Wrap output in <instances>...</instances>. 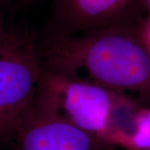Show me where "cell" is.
<instances>
[{"mask_svg": "<svg viewBox=\"0 0 150 150\" xmlns=\"http://www.w3.org/2000/svg\"><path fill=\"white\" fill-rule=\"evenodd\" d=\"M139 27L108 28L76 35L41 31L36 33L41 66L150 107V51Z\"/></svg>", "mask_w": 150, "mask_h": 150, "instance_id": "1", "label": "cell"}, {"mask_svg": "<svg viewBox=\"0 0 150 150\" xmlns=\"http://www.w3.org/2000/svg\"><path fill=\"white\" fill-rule=\"evenodd\" d=\"M121 97L101 86L43 69L35 106L108 144Z\"/></svg>", "mask_w": 150, "mask_h": 150, "instance_id": "2", "label": "cell"}, {"mask_svg": "<svg viewBox=\"0 0 150 150\" xmlns=\"http://www.w3.org/2000/svg\"><path fill=\"white\" fill-rule=\"evenodd\" d=\"M42 74L36 33L15 31L0 52V145L13 144L35 104Z\"/></svg>", "mask_w": 150, "mask_h": 150, "instance_id": "3", "label": "cell"}, {"mask_svg": "<svg viewBox=\"0 0 150 150\" xmlns=\"http://www.w3.org/2000/svg\"><path fill=\"white\" fill-rule=\"evenodd\" d=\"M146 6V0H52L42 32L76 35L108 28L139 27Z\"/></svg>", "mask_w": 150, "mask_h": 150, "instance_id": "4", "label": "cell"}, {"mask_svg": "<svg viewBox=\"0 0 150 150\" xmlns=\"http://www.w3.org/2000/svg\"><path fill=\"white\" fill-rule=\"evenodd\" d=\"M35 104L21 124L12 150H117Z\"/></svg>", "mask_w": 150, "mask_h": 150, "instance_id": "5", "label": "cell"}, {"mask_svg": "<svg viewBox=\"0 0 150 150\" xmlns=\"http://www.w3.org/2000/svg\"><path fill=\"white\" fill-rule=\"evenodd\" d=\"M109 144L121 150H150V107L136 104Z\"/></svg>", "mask_w": 150, "mask_h": 150, "instance_id": "6", "label": "cell"}, {"mask_svg": "<svg viewBox=\"0 0 150 150\" xmlns=\"http://www.w3.org/2000/svg\"><path fill=\"white\" fill-rule=\"evenodd\" d=\"M15 31L16 30L10 28L8 26L6 12L0 8V52L9 42Z\"/></svg>", "mask_w": 150, "mask_h": 150, "instance_id": "7", "label": "cell"}, {"mask_svg": "<svg viewBox=\"0 0 150 150\" xmlns=\"http://www.w3.org/2000/svg\"><path fill=\"white\" fill-rule=\"evenodd\" d=\"M34 1L35 0H0V8L7 12L8 9L26 7Z\"/></svg>", "mask_w": 150, "mask_h": 150, "instance_id": "8", "label": "cell"}, {"mask_svg": "<svg viewBox=\"0 0 150 150\" xmlns=\"http://www.w3.org/2000/svg\"><path fill=\"white\" fill-rule=\"evenodd\" d=\"M140 36L150 51V16L144 19L139 27Z\"/></svg>", "mask_w": 150, "mask_h": 150, "instance_id": "9", "label": "cell"}, {"mask_svg": "<svg viewBox=\"0 0 150 150\" xmlns=\"http://www.w3.org/2000/svg\"><path fill=\"white\" fill-rule=\"evenodd\" d=\"M146 2H147V5H148V7L150 8V0H146Z\"/></svg>", "mask_w": 150, "mask_h": 150, "instance_id": "10", "label": "cell"}, {"mask_svg": "<svg viewBox=\"0 0 150 150\" xmlns=\"http://www.w3.org/2000/svg\"><path fill=\"white\" fill-rule=\"evenodd\" d=\"M117 150H121V149H117Z\"/></svg>", "mask_w": 150, "mask_h": 150, "instance_id": "11", "label": "cell"}]
</instances>
